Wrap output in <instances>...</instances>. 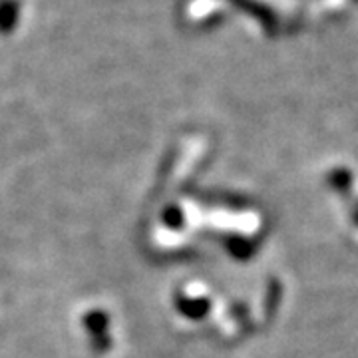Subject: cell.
Masks as SVG:
<instances>
[{
  "instance_id": "cell-1",
  "label": "cell",
  "mask_w": 358,
  "mask_h": 358,
  "mask_svg": "<svg viewBox=\"0 0 358 358\" xmlns=\"http://www.w3.org/2000/svg\"><path fill=\"white\" fill-rule=\"evenodd\" d=\"M84 324L88 329L90 336L94 341V348H98V352H106V348L110 346V336H108V327L110 320L103 310H92L86 315Z\"/></svg>"
},
{
  "instance_id": "cell-2",
  "label": "cell",
  "mask_w": 358,
  "mask_h": 358,
  "mask_svg": "<svg viewBox=\"0 0 358 358\" xmlns=\"http://www.w3.org/2000/svg\"><path fill=\"white\" fill-rule=\"evenodd\" d=\"M18 14H20V4L18 0H2L0 2V32L10 34L14 26L18 24Z\"/></svg>"
},
{
  "instance_id": "cell-3",
  "label": "cell",
  "mask_w": 358,
  "mask_h": 358,
  "mask_svg": "<svg viewBox=\"0 0 358 358\" xmlns=\"http://www.w3.org/2000/svg\"><path fill=\"white\" fill-rule=\"evenodd\" d=\"M178 307H179V310L185 315V317L199 319L205 310L209 308V303H207V301H187V299H179Z\"/></svg>"
},
{
  "instance_id": "cell-4",
  "label": "cell",
  "mask_w": 358,
  "mask_h": 358,
  "mask_svg": "<svg viewBox=\"0 0 358 358\" xmlns=\"http://www.w3.org/2000/svg\"><path fill=\"white\" fill-rule=\"evenodd\" d=\"M164 219H166V223L169 225V227H179L181 225V211L179 209H176V207H169L166 211V215H164Z\"/></svg>"
}]
</instances>
